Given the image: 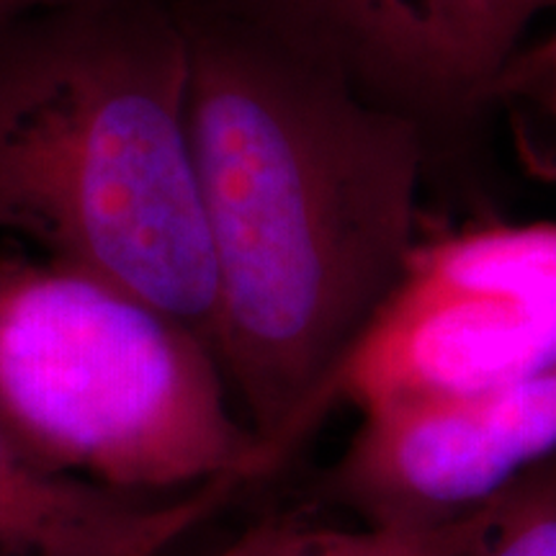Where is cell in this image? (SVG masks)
Listing matches in <instances>:
<instances>
[{"mask_svg":"<svg viewBox=\"0 0 556 556\" xmlns=\"http://www.w3.org/2000/svg\"><path fill=\"white\" fill-rule=\"evenodd\" d=\"M217 356L274 469L415 250L422 122L266 26L189 24Z\"/></svg>","mask_w":556,"mask_h":556,"instance_id":"obj_1","label":"cell"},{"mask_svg":"<svg viewBox=\"0 0 556 556\" xmlns=\"http://www.w3.org/2000/svg\"><path fill=\"white\" fill-rule=\"evenodd\" d=\"M189 24L90 0L0 37V232L106 278L217 351L189 127Z\"/></svg>","mask_w":556,"mask_h":556,"instance_id":"obj_2","label":"cell"},{"mask_svg":"<svg viewBox=\"0 0 556 556\" xmlns=\"http://www.w3.org/2000/svg\"><path fill=\"white\" fill-rule=\"evenodd\" d=\"M227 384L206 340L106 278L0 258V428L41 467L139 495L268 475Z\"/></svg>","mask_w":556,"mask_h":556,"instance_id":"obj_3","label":"cell"},{"mask_svg":"<svg viewBox=\"0 0 556 556\" xmlns=\"http://www.w3.org/2000/svg\"><path fill=\"white\" fill-rule=\"evenodd\" d=\"M556 366V222L417 242L325 394L364 407L475 392Z\"/></svg>","mask_w":556,"mask_h":556,"instance_id":"obj_4","label":"cell"},{"mask_svg":"<svg viewBox=\"0 0 556 556\" xmlns=\"http://www.w3.org/2000/svg\"><path fill=\"white\" fill-rule=\"evenodd\" d=\"M361 422L319 495L361 526L433 531L490 510L556 456V366L475 392L358 407Z\"/></svg>","mask_w":556,"mask_h":556,"instance_id":"obj_5","label":"cell"},{"mask_svg":"<svg viewBox=\"0 0 556 556\" xmlns=\"http://www.w3.org/2000/svg\"><path fill=\"white\" fill-rule=\"evenodd\" d=\"M261 26L368 99L422 122L492 93L539 0H258Z\"/></svg>","mask_w":556,"mask_h":556,"instance_id":"obj_6","label":"cell"},{"mask_svg":"<svg viewBox=\"0 0 556 556\" xmlns=\"http://www.w3.org/2000/svg\"><path fill=\"white\" fill-rule=\"evenodd\" d=\"M242 479L139 495L41 467L0 428V556H163Z\"/></svg>","mask_w":556,"mask_h":556,"instance_id":"obj_7","label":"cell"},{"mask_svg":"<svg viewBox=\"0 0 556 556\" xmlns=\"http://www.w3.org/2000/svg\"><path fill=\"white\" fill-rule=\"evenodd\" d=\"M495 505L433 531L338 528L312 523L302 516H274L250 526L212 556H471L484 539Z\"/></svg>","mask_w":556,"mask_h":556,"instance_id":"obj_8","label":"cell"},{"mask_svg":"<svg viewBox=\"0 0 556 556\" xmlns=\"http://www.w3.org/2000/svg\"><path fill=\"white\" fill-rule=\"evenodd\" d=\"M471 556H556V456L500 500Z\"/></svg>","mask_w":556,"mask_h":556,"instance_id":"obj_9","label":"cell"},{"mask_svg":"<svg viewBox=\"0 0 556 556\" xmlns=\"http://www.w3.org/2000/svg\"><path fill=\"white\" fill-rule=\"evenodd\" d=\"M523 80L531 90L536 88L541 103L556 119V29L523 62Z\"/></svg>","mask_w":556,"mask_h":556,"instance_id":"obj_10","label":"cell"},{"mask_svg":"<svg viewBox=\"0 0 556 556\" xmlns=\"http://www.w3.org/2000/svg\"><path fill=\"white\" fill-rule=\"evenodd\" d=\"M90 0H0V37L16 29L24 21L45 16V13L75 9Z\"/></svg>","mask_w":556,"mask_h":556,"instance_id":"obj_11","label":"cell"},{"mask_svg":"<svg viewBox=\"0 0 556 556\" xmlns=\"http://www.w3.org/2000/svg\"><path fill=\"white\" fill-rule=\"evenodd\" d=\"M541 3V11H552L556 9V0H539Z\"/></svg>","mask_w":556,"mask_h":556,"instance_id":"obj_12","label":"cell"}]
</instances>
